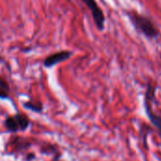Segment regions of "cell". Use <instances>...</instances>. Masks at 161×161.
I'll use <instances>...</instances> for the list:
<instances>
[{
  "instance_id": "cell-6",
  "label": "cell",
  "mask_w": 161,
  "mask_h": 161,
  "mask_svg": "<svg viewBox=\"0 0 161 161\" xmlns=\"http://www.w3.org/2000/svg\"><path fill=\"white\" fill-rule=\"evenodd\" d=\"M144 108H145V111H146L149 121L161 133V116L158 115L156 112L152 110V107L150 105V96L146 92H145V98H144Z\"/></svg>"
},
{
  "instance_id": "cell-10",
  "label": "cell",
  "mask_w": 161,
  "mask_h": 161,
  "mask_svg": "<svg viewBox=\"0 0 161 161\" xmlns=\"http://www.w3.org/2000/svg\"><path fill=\"white\" fill-rule=\"evenodd\" d=\"M36 154L33 152H27L24 155V160L25 161H33L36 159Z\"/></svg>"
},
{
  "instance_id": "cell-9",
  "label": "cell",
  "mask_w": 161,
  "mask_h": 161,
  "mask_svg": "<svg viewBox=\"0 0 161 161\" xmlns=\"http://www.w3.org/2000/svg\"><path fill=\"white\" fill-rule=\"evenodd\" d=\"M10 99V88L8 82L0 76V100Z\"/></svg>"
},
{
  "instance_id": "cell-8",
  "label": "cell",
  "mask_w": 161,
  "mask_h": 161,
  "mask_svg": "<svg viewBox=\"0 0 161 161\" xmlns=\"http://www.w3.org/2000/svg\"><path fill=\"white\" fill-rule=\"evenodd\" d=\"M22 106L24 108L30 110L35 113H42L43 111V104L41 101H33L28 100L24 103H22Z\"/></svg>"
},
{
  "instance_id": "cell-7",
  "label": "cell",
  "mask_w": 161,
  "mask_h": 161,
  "mask_svg": "<svg viewBox=\"0 0 161 161\" xmlns=\"http://www.w3.org/2000/svg\"><path fill=\"white\" fill-rule=\"evenodd\" d=\"M41 153L47 156H52L53 158H60L61 152L59 151L58 147L57 145H54L52 143H45L42 146H41L40 149Z\"/></svg>"
},
{
  "instance_id": "cell-5",
  "label": "cell",
  "mask_w": 161,
  "mask_h": 161,
  "mask_svg": "<svg viewBox=\"0 0 161 161\" xmlns=\"http://www.w3.org/2000/svg\"><path fill=\"white\" fill-rule=\"evenodd\" d=\"M73 54L74 53L70 50H60L56 53H53L44 58L43 66L45 68H52L60 62L68 60L73 56Z\"/></svg>"
},
{
  "instance_id": "cell-4",
  "label": "cell",
  "mask_w": 161,
  "mask_h": 161,
  "mask_svg": "<svg viewBox=\"0 0 161 161\" xmlns=\"http://www.w3.org/2000/svg\"><path fill=\"white\" fill-rule=\"evenodd\" d=\"M8 145L11 149L12 154L25 155L32 147V142L26 138H22L18 136H13L10 138Z\"/></svg>"
},
{
  "instance_id": "cell-3",
  "label": "cell",
  "mask_w": 161,
  "mask_h": 161,
  "mask_svg": "<svg viewBox=\"0 0 161 161\" xmlns=\"http://www.w3.org/2000/svg\"><path fill=\"white\" fill-rule=\"evenodd\" d=\"M91 10L93 22L98 30L103 31L105 29V23H106V16L104 11L99 7L96 0H81Z\"/></svg>"
},
{
  "instance_id": "cell-11",
  "label": "cell",
  "mask_w": 161,
  "mask_h": 161,
  "mask_svg": "<svg viewBox=\"0 0 161 161\" xmlns=\"http://www.w3.org/2000/svg\"><path fill=\"white\" fill-rule=\"evenodd\" d=\"M52 161H62V160H61L60 158H53Z\"/></svg>"
},
{
  "instance_id": "cell-2",
  "label": "cell",
  "mask_w": 161,
  "mask_h": 161,
  "mask_svg": "<svg viewBox=\"0 0 161 161\" xmlns=\"http://www.w3.org/2000/svg\"><path fill=\"white\" fill-rule=\"evenodd\" d=\"M7 132L16 134L18 132L26 131L31 125L29 118L21 112H17L13 115H8L5 118L3 123Z\"/></svg>"
},
{
  "instance_id": "cell-1",
  "label": "cell",
  "mask_w": 161,
  "mask_h": 161,
  "mask_svg": "<svg viewBox=\"0 0 161 161\" xmlns=\"http://www.w3.org/2000/svg\"><path fill=\"white\" fill-rule=\"evenodd\" d=\"M126 15L135 29L141 34L144 35L146 38L153 40L159 36V30L158 26L147 16L142 15L135 10L126 11Z\"/></svg>"
}]
</instances>
